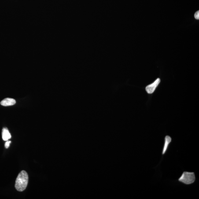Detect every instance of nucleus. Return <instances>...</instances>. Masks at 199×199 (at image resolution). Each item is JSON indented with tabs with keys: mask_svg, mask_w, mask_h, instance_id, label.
Wrapping results in <instances>:
<instances>
[{
	"mask_svg": "<svg viewBox=\"0 0 199 199\" xmlns=\"http://www.w3.org/2000/svg\"><path fill=\"white\" fill-rule=\"evenodd\" d=\"M28 174L25 171H21L16 178L15 187L19 191H23L26 188L28 183Z\"/></svg>",
	"mask_w": 199,
	"mask_h": 199,
	"instance_id": "f257e3e1",
	"label": "nucleus"
},
{
	"mask_svg": "<svg viewBox=\"0 0 199 199\" xmlns=\"http://www.w3.org/2000/svg\"><path fill=\"white\" fill-rule=\"evenodd\" d=\"M196 180V177L194 172L184 171L178 178V180L184 184L189 185L194 183Z\"/></svg>",
	"mask_w": 199,
	"mask_h": 199,
	"instance_id": "f03ea898",
	"label": "nucleus"
},
{
	"mask_svg": "<svg viewBox=\"0 0 199 199\" xmlns=\"http://www.w3.org/2000/svg\"><path fill=\"white\" fill-rule=\"evenodd\" d=\"M160 79L159 78H157L153 83L147 86L146 87L147 92L149 94L153 93L154 92L155 90L156 87H157L159 84L160 83Z\"/></svg>",
	"mask_w": 199,
	"mask_h": 199,
	"instance_id": "7ed1b4c3",
	"label": "nucleus"
},
{
	"mask_svg": "<svg viewBox=\"0 0 199 199\" xmlns=\"http://www.w3.org/2000/svg\"><path fill=\"white\" fill-rule=\"evenodd\" d=\"M171 141H172V138L170 136L166 135L164 137V144H163L162 153V155H164L166 153Z\"/></svg>",
	"mask_w": 199,
	"mask_h": 199,
	"instance_id": "20e7f679",
	"label": "nucleus"
},
{
	"mask_svg": "<svg viewBox=\"0 0 199 199\" xmlns=\"http://www.w3.org/2000/svg\"><path fill=\"white\" fill-rule=\"evenodd\" d=\"M15 100L11 98H6L1 101V104L4 106H10L14 105L16 104Z\"/></svg>",
	"mask_w": 199,
	"mask_h": 199,
	"instance_id": "39448f33",
	"label": "nucleus"
},
{
	"mask_svg": "<svg viewBox=\"0 0 199 199\" xmlns=\"http://www.w3.org/2000/svg\"><path fill=\"white\" fill-rule=\"evenodd\" d=\"M2 137L3 139L5 141H7L11 138V135L8 129L4 128L3 129Z\"/></svg>",
	"mask_w": 199,
	"mask_h": 199,
	"instance_id": "423d86ee",
	"label": "nucleus"
},
{
	"mask_svg": "<svg viewBox=\"0 0 199 199\" xmlns=\"http://www.w3.org/2000/svg\"><path fill=\"white\" fill-rule=\"evenodd\" d=\"M194 17L196 19H199V11H198L197 12H196V13H195L194 14Z\"/></svg>",
	"mask_w": 199,
	"mask_h": 199,
	"instance_id": "0eeeda50",
	"label": "nucleus"
},
{
	"mask_svg": "<svg viewBox=\"0 0 199 199\" xmlns=\"http://www.w3.org/2000/svg\"><path fill=\"white\" fill-rule=\"evenodd\" d=\"M11 141H7V142L6 143H5V148H9L10 146V144L11 143Z\"/></svg>",
	"mask_w": 199,
	"mask_h": 199,
	"instance_id": "6e6552de",
	"label": "nucleus"
}]
</instances>
